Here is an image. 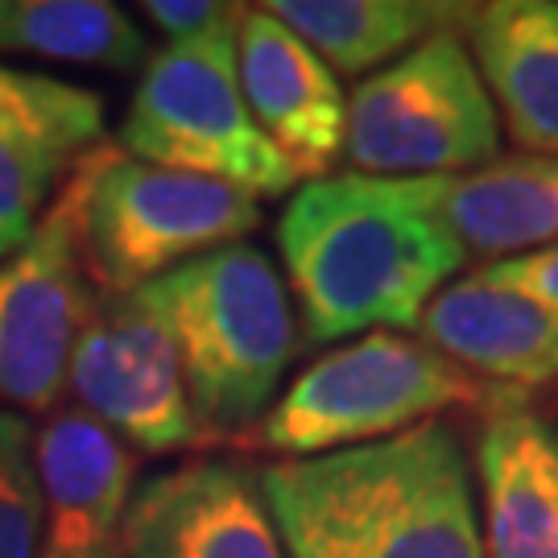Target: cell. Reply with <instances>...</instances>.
Segmentation results:
<instances>
[{
    "instance_id": "obj_1",
    "label": "cell",
    "mask_w": 558,
    "mask_h": 558,
    "mask_svg": "<svg viewBox=\"0 0 558 558\" xmlns=\"http://www.w3.org/2000/svg\"><path fill=\"white\" fill-rule=\"evenodd\" d=\"M290 294L306 343L418 327L422 311L468 265L410 179L327 174L299 186L278 223Z\"/></svg>"
},
{
    "instance_id": "obj_2",
    "label": "cell",
    "mask_w": 558,
    "mask_h": 558,
    "mask_svg": "<svg viewBox=\"0 0 558 558\" xmlns=\"http://www.w3.org/2000/svg\"><path fill=\"white\" fill-rule=\"evenodd\" d=\"M290 558H488L472 468L447 422L257 476Z\"/></svg>"
},
{
    "instance_id": "obj_3",
    "label": "cell",
    "mask_w": 558,
    "mask_h": 558,
    "mask_svg": "<svg viewBox=\"0 0 558 558\" xmlns=\"http://www.w3.org/2000/svg\"><path fill=\"white\" fill-rule=\"evenodd\" d=\"M179 343L203 435H240L274 410L299 348V311L278 265L253 244H223L141 286Z\"/></svg>"
},
{
    "instance_id": "obj_4",
    "label": "cell",
    "mask_w": 558,
    "mask_h": 558,
    "mask_svg": "<svg viewBox=\"0 0 558 558\" xmlns=\"http://www.w3.org/2000/svg\"><path fill=\"white\" fill-rule=\"evenodd\" d=\"M505 401L439 348L401 331H368L306 364L260 418L257 442L281 459H311L405 435L447 410Z\"/></svg>"
},
{
    "instance_id": "obj_5",
    "label": "cell",
    "mask_w": 558,
    "mask_h": 558,
    "mask_svg": "<svg viewBox=\"0 0 558 558\" xmlns=\"http://www.w3.org/2000/svg\"><path fill=\"white\" fill-rule=\"evenodd\" d=\"M343 158L373 179H447L500 158V117L456 25L352 87Z\"/></svg>"
},
{
    "instance_id": "obj_6",
    "label": "cell",
    "mask_w": 558,
    "mask_h": 558,
    "mask_svg": "<svg viewBox=\"0 0 558 558\" xmlns=\"http://www.w3.org/2000/svg\"><path fill=\"white\" fill-rule=\"evenodd\" d=\"M117 149L253 199H278L302 182L240 96L236 34L154 50L117 129Z\"/></svg>"
},
{
    "instance_id": "obj_7",
    "label": "cell",
    "mask_w": 558,
    "mask_h": 558,
    "mask_svg": "<svg viewBox=\"0 0 558 558\" xmlns=\"http://www.w3.org/2000/svg\"><path fill=\"white\" fill-rule=\"evenodd\" d=\"M257 228L260 199L236 186L124 158L117 145L87 149L80 232L83 265L100 299L133 294Z\"/></svg>"
},
{
    "instance_id": "obj_8",
    "label": "cell",
    "mask_w": 558,
    "mask_h": 558,
    "mask_svg": "<svg viewBox=\"0 0 558 558\" xmlns=\"http://www.w3.org/2000/svg\"><path fill=\"white\" fill-rule=\"evenodd\" d=\"M83 186L87 154H80L34 236L0 260V401L9 410H59L71 352L96 311L83 265Z\"/></svg>"
},
{
    "instance_id": "obj_9",
    "label": "cell",
    "mask_w": 558,
    "mask_h": 558,
    "mask_svg": "<svg viewBox=\"0 0 558 558\" xmlns=\"http://www.w3.org/2000/svg\"><path fill=\"white\" fill-rule=\"evenodd\" d=\"M66 389L133 451L166 456L203 442L179 343L145 290L100 299L71 352Z\"/></svg>"
},
{
    "instance_id": "obj_10",
    "label": "cell",
    "mask_w": 558,
    "mask_h": 558,
    "mask_svg": "<svg viewBox=\"0 0 558 558\" xmlns=\"http://www.w3.org/2000/svg\"><path fill=\"white\" fill-rule=\"evenodd\" d=\"M124 558H290L253 472L223 459L145 480L120 530Z\"/></svg>"
},
{
    "instance_id": "obj_11",
    "label": "cell",
    "mask_w": 558,
    "mask_h": 558,
    "mask_svg": "<svg viewBox=\"0 0 558 558\" xmlns=\"http://www.w3.org/2000/svg\"><path fill=\"white\" fill-rule=\"evenodd\" d=\"M41 558H124L120 530L137 493V451L83 405H59L34 430Z\"/></svg>"
},
{
    "instance_id": "obj_12",
    "label": "cell",
    "mask_w": 558,
    "mask_h": 558,
    "mask_svg": "<svg viewBox=\"0 0 558 558\" xmlns=\"http://www.w3.org/2000/svg\"><path fill=\"white\" fill-rule=\"evenodd\" d=\"M236 75L253 120L294 174L306 182L327 179L343 158L348 129V100L336 71L265 4H248L236 25Z\"/></svg>"
},
{
    "instance_id": "obj_13",
    "label": "cell",
    "mask_w": 558,
    "mask_h": 558,
    "mask_svg": "<svg viewBox=\"0 0 558 558\" xmlns=\"http://www.w3.org/2000/svg\"><path fill=\"white\" fill-rule=\"evenodd\" d=\"M418 339L484 380L505 405L558 380V311L480 274L442 286L422 311Z\"/></svg>"
},
{
    "instance_id": "obj_14",
    "label": "cell",
    "mask_w": 558,
    "mask_h": 558,
    "mask_svg": "<svg viewBox=\"0 0 558 558\" xmlns=\"http://www.w3.org/2000/svg\"><path fill=\"white\" fill-rule=\"evenodd\" d=\"M484 555L558 558V414L505 405L480 430Z\"/></svg>"
},
{
    "instance_id": "obj_15",
    "label": "cell",
    "mask_w": 558,
    "mask_h": 558,
    "mask_svg": "<svg viewBox=\"0 0 558 558\" xmlns=\"http://www.w3.org/2000/svg\"><path fill=\"white\" fill-rule=\"evenodd\" d=\"M463 29L509 141L558 158V0H493L472 9Z\"/></svg>"
},
{
    "instance_id": "obj_16",
    "label": "cell",
    "mask_w": 558,
    "mask_h": 558,
    "mask_svg": "<svg viewBox=\"0 0 558 558\" xmlns=\"http://www.w3.org/2000/svg\"><path fill=\"white\" fill-rule=\"evenodd\" d=\"M468 257H521L558 244V158L513 154L472 174L410 179Z\"/></svg>"
},
{
    "instance_id": "obj_17",
    "label": "cell",
    "mask_w": 558,
    "mask_h": 558,
    "mask_svg": "<svg viewBox=\"0 0 558 558\" xmlns=\"http://www.w3.org/2000/svg\"><path fill=\"white\" fill-rule=\"evenodd\" d=\"M286 21L336 75H364L398 62L426 34L463 21L456 4L426 0H269L265 4Z\"/></svg>"
},
{
    "instance_id": "obj_18",
    "label": "cell",
    "mask_w": 558,
    "mask_h": 558,
    "mask_svg": "<svg viewBox=\"0 0 558 558\" xmlns=\"http://www.w3.org/2000/svg\"><path fill=\"white\" fill-rule=\"evenodd\" d=\"M0 54L145 71L154 46L137 21L104 0H0Z\"/></svg>"
},
{
    "instance_id": "obj_19",
    "label": "cell",
    "mask_w": 558,
    "mask_h": 558,
    "mask_svg": "<svg viewBox=\"0 0 558 558\" xmlns=\"http://www.w3.org/2000/svg\"><path fill=\"white\" fill-rule=\"evenodd\" d=\"M0 133H34L83 154L100 145L104 96L0 62Z\"/></svg>"
},
{
    "instance_id": "obj_20",
    "label": "cell",
    "mask_w": 558,
    "mask_h": 558,
    "mask_svg": "<svg viewBox=\"0 0 558 558\" xmlns=\"http://www.w3.org/2000/svg\"><path fill=\"white\" fill-rule=\"evenodd\" d=\"M75 161L80 149H66L59 141L34 133H0V260H9L34 236Z\"/></svg>"
},
{
    "instance_id": "obj_21",
    "label": "cell",
    "mask_w": 558,
    "mask_h": 558,
    "mask_svg": "<svg viewBox=\"0 0 558 558\" xmlns=\"http://www.w3.org/2000/svg\"><path fill=\"white\" fill-rule=\"evenodd\" d=\"M0 558H41L34 426L9 405H0Z\"/></svg>"
},
{
    "instance_id": "obj_22",
    "label": "cell",
    "mask_w": 558,
    "mask_h": 558,
    "mask_svg": "<svg viewBox=\"0 0 558 558\" xmlns=\"http://www.w3.org/2000/svg\"><path fill=\"white\" fill-rule=\"evenodd\" d=\"M244 4H220V0H145L141 13L149 25H158L170 41H203L236 34Z\"/></svg>"
},
{
    "instance_id": "obj_23",
    "label": "cell",
    "mask_w": 558,
    "mask_h": 558,
    "mask_svg": "<svg viewBox=\"0 0 558 558\" xmlns=\"http://www.w3.org/2000/svg\"><path fill=\"white\" fill-rule=\"evenodd\" d=\"M480 278L505 286V290H518L525 299L558 311V244L538 248V253H521V257L488 260L480 269Z\"/></svg>"
}]
</instances>
